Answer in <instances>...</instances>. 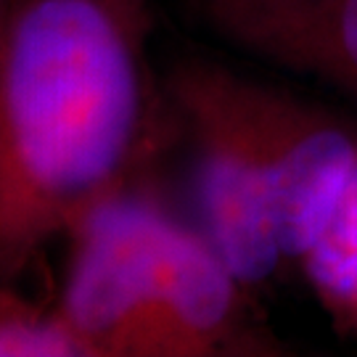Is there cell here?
Returning <instances> with one entry per match:
<instances>
[{
	"label": "cell",
	"instance_id": "1",
	"mask_svg": "<svg viewBox=\"0 0 357 357\" xmlns=\"http://www.w3.org/2000/svg\"><path fill=\"white\" fill-rule=\"evenodd\" d=\"M149 0L0 6V283L130 188L153 135Z\"/></svg>",
	"mask_w": 357,
	"mask_h": 357
},
{
	"label": "cell",
	"instance_id": "2",
	"mask_svg": "<svg viewBox=\"0 0 357 357\" xmlns=\"http://www.w3.org/2000/svg\"><path fill=\"white\" fill-rule=\"evenodd\" d=\"M169 98L196 149L206 238L252 291L286 265L268 169L243 101V75L202 59L180 61Z\"/></svg>",
	"mask_w": 357,
	"mask_h": 357
},
{
	"label": "cell",
	"instance_id": "3",
	"mask_svg": "<svg viewBox=\"0 0 357 357\" xmlns=\"http://www.w3.org/2000/svg\"><path fill=\"white\" fill-rule=\"evenodd\" d=\"M167 215L153 196L128 188L69 236L56 305L85 357H149L153 268Z\"/></svg>",
	"mask_w": 357,
	"mask_h": 357
},
{
	"label": "cell",
	"instance_id": "4",
	"mask_svg": "<svg viewBox=\"0 0 357 357\" xmlns=\"http://www.w3.org/2000/svg\"><path fill=\"white\" fill-rule=\"evenodd\" d=\"M243 101L268 169L286 262L328 230L357 169V132L328 109L243 77Z\"/></svg>",
	"mask_w": 357,
	"mask_h": 357
},
{
	"label": "cell",
	"instance_id": "5",
	"mask_svg": "<svg viewBox=\"0 0 357 357\" xmlns=\"http://www.w3.org/2000/svg\"><path fill=\"white\" fill-rule=\"evenodd\" d=\"M286 352L255 320L249 289L206 233L167 215L156 246L149 357H233Z\"/></svg>",
	"mask_w": 357,
	"mask_h": 357
},
{
	"label": "cell",
	"instance_id": "6",
	"mask_svg": "<svg viewBox=\"0 0 357 357\" xmlns=\"http://www.w3.org/2000/svg\"><path fill=\"white\" fill-rule=\"evenodd\" d=\"M196 11L246 56L357 101V0H199Z\"/></svg>",
	"mask_w": 357,
	"mask_h": 357
},
{
	"label": "cell",
	"instance_id": "7",
	"mask_svg": "<svg viewBox=\"0 0 357 357\" xmlns=\"http://www.w3.org/2000/svg\"><path fill=\"white\" fill-rule=\"evenodd\" d=\"M299 265L336 326L357 331V169L328 230Z\"/></svg>",
	"mask_w": 357,
	"mask_h": 357
},
{
	"label": "cell",
	"instance_id": "8",
	"mask_svg": "<svg viewBox=\"0 0 357 357\" xmlns=\"http://www.w3.org/2000/svg\"><path fill=\"white\" fill-rule=\"evenodd\" d=\"M0 357H85L61 310L22 289L0 283Z\"/></svg>",
	"mask_w": 357,
	"mask_h": 357
}]
</instances>
